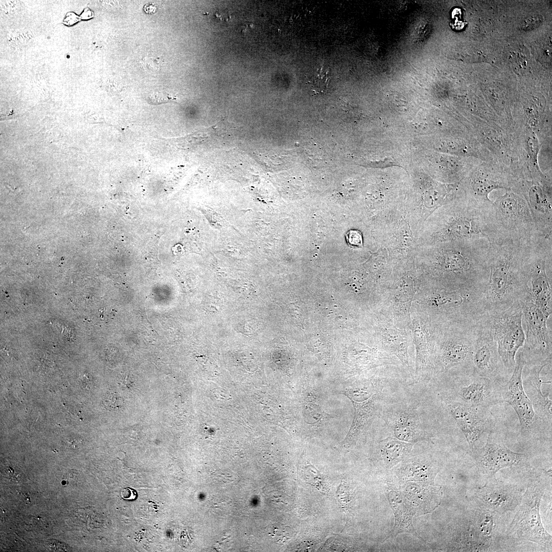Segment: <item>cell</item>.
<instances>
[{"label":"cell","instance_id":"cell-13","mask_svg":"<svg viewBox=\"0 0 552 552\" xmlns=\"http://www.w3.org/2000/svg\"><path fill=\"white\" fill-rule=\"evenodd\" d=\"M410 328L416 349L413 377L418 381H429L435 376L434 358L436 328L429 316L411 311Z\"/></svg>","mask_w":552,"mask_h":552},{"label":"cell","instance_id":"cell-33","mask_svg":"<svg viewBox=\"0 0 552 552\" xmlns=\"http://www.w3.org/2000/svg\"><path fill=\"white\" fill-rule=\"evenodd\" d=\"M347 240L350 245L354 247H359L362 245V236L360 232L351 231L347 234Z\"/></svg>","mask_w":552,"mask_h":552},{"label":"cell","instance_id":"cell-29","mask_svg":"<svg viewBox=\"0 0 552 552\" xmlns=\"http://www.w3.org/2000/svg\"><path fill=\"white\" fill-rule=\"evenodd\" d=\"M330 79L329 68L321 66L309 76L307 84L315 94H323L327 91Z\"/></svg>","mask_w":552,"mask_h":552},{"label":"cell","instance_id":"cell-27","mask_svg":"<svg viewBox=\"0 0 552 552\" xmlns=\"http://www.w3.org/2000/svg\"><path fill=\"white\" fill-rule=\"evenodd\" d=\"M380 333L384 351L397 357L413 377L414 371L408 354V336L405 330L398 328L394 324L384 321Z\"/></svg>","mask_w":552,"mask_h":552},{"label":"cell","instance_id":"cell-4","mask_svg":"<svg viewBox=\"0 0 552 552\" xmlns=\"http://www.w3.org/2000/svg\"><path fill=\"white\" fill-rule=\"evenodd\" d=\"M418 303L427 307L430 319L438 327L474 324L488 313L481 288L430 286Z\"/></svg>","mask_w":552,"mask_h":552},{"label":"cell","instance_id":"cell-11","mask_svg":"<svg viewBox=\"0 0 552 552\" xmlns=\"http://www.w3.org/2000/svg\"><path fill=\"white\" fill-rule=\"evenodd\" d=\"M496 220L503 232L513 237L530 240L539 233L527 202L511 191L492 203Z\"/></svg>","mask_w":552,"mask_h":552},{"label":"cell","instance_id":"cell-12","mask_svg":"<svg viewBox=\"0 0 552 552\" xmlns=\"http://www.w3.org/2000/svg\"><path fill=\"white\" fill-rule=\"evenodd\" d=\"M487 314L477 321L474 326L473 372L480 376L503 384L511 375L504 366L499 354Z\"/></svg>","mask_w":552,"mask_h":552},{"label":"cell","instance_id":"cell-18","mask_svg":"<svg viewBox=\"0 0 552 552\" xmlns=\"http://www.w3.org/2000/svg\"><path fill=\"white\" fill-rule=\"evenodd\" d=\"M445 401L447 409L464 433L470 449L476 448V442L490 427L485 416L486 410L449 399Z\"/></svg>","mask_w":552,"mask_h":552},{"label":"cell","instance_id":"cell-25","mask_svg":"<svg viewBox=\"0 0 552 552\" xmlns=\"http://www.w3.org/2000/svg\"><path fill=\"white\" fill-rule=\"evenodd\" d=\"M381 394H374L361 402L351 401L354 408V416L349 431L342 443L343 447L349 448L355 444L362 433L370 426L377 415Z\"/></svg>","mask_w":552,"mask_h":552},{"label":"cell","instance_id":"cell-15","mask_svg":"<svg viewBox=\"0 0 552 552\" xmlns=\"http://www.w3.org/2000/svg\"><path fill=\"white\" fill-rule=\"evenodd\" d=\"M471 450L478 469L488 479L495 478L500 469L522 464L526 459L525 454L510 450L493 431L483 447Z\"/></svg>","mask_w":552,"mask_h":552},{"label":"cell","instance_id":"cell-24","mask_svg":"<svg viewBox=\"0 0 552 552\" xmlns=\"http://www.w3.org/2000/svg\"><path fill=\"white\" fill-rule=\"evenodd\" d=\"M387 484L386 495L394 515L395 522L386 539L395 538L400 534L408 533L425 542L413 525L412 518L416 515L415 512L406 503L397 486L390 479Z\"/></svg>","mask_w":552,"mask_h":552},{"label":"cell","instance_id":"cell-30","mask_svg":"<svg viewBox=\"0 0 552 552\" xmlns=\"http://www.w3.org/2000/svg\"><path fill=\"white\" fill-rule=\"evenodd\" d=\"M336 498L340 505L343 508L350 507L354 499V495L349 487L343 482H341L336 493Z\"/></svg>","mask_w":552,"mask_h":552},{"label":"cell","instance_id":"cell-34","mask_svg":"<svg viewBox=\"0 0 552 552\" xmlns=\"http://www.w3.org/2000/svg\"><path fill=\"white\" fill-rule=\"evenodd\" d=\"M121 386L126 390H131L134 387V382L130 375L125 374L122 377L120 381Z\"/></svg>","mask_w":552,"mask_h":552},{"label":"cell","instance_id":"cell-22","mask_svg":"<svg viewBox=\"0 0 552 552\" xmlns=\"http://www.w3.org/2000/svg\"><path fill=\"white\" fill-rule=\"evenodd\" d=\"M546 364L525 365L523 367L522 378L524 390L531 400L536 414L551 426L552 402L549 398V392L543 394L541 372Z\"/></svg>","mask_w":552,"mask_h":552},{"label":"cell","instance_id":"cell-21","mask_svg":"<svg viewBox=\"0 0 552 552\" xmlns=\"http://www.w3.org/2000/svg\"><path fill=\"white\" fill-rule=\"evenodd\" d=\"M522 191L530 209L536 228L542 236L552 238V207L551 193L539 185L518 188Z\"/></svg>","mask_w":552,"mask_h":552},{"label":"cell","instance_id":"cell-28","mask_svg":"<svg viewBox=\"0 0 552 552\" xmlns=\"http://www.w3.org/2000/svg\"><path fill=\"white\" fill-rule=\"evenodd\" d=\"M413 445L389 436L378 442L379 458L385 468H394L411 455Z\"/></svg>","mask_w":552,"mask_h":552},{"label":"cell","instance_id":"cell-31","mask_svg":"<svg viewBox=\"0 0 552 552\" xmlns=\"http://www.w3.org/2000/svg\"><path fill=\"white\" fill-rule=\"evenodd\" d=\"M104 402L106 406L113 411L121 410L124 405L123 398L118 394L114 393H111L107 395Z\"/></svg>","mask_w":552,"mask_h":552},{"label":"cell","instance_id":"cell-1","mask_svg":"<svg viewBox=\"0 0 552 552\" xmlns=\"http://www.w3.org/2000/svg\"><path fill=\"white\" fill-rule=\"evenodd\" d=\"M531 240L505 235L490 243L489 275L484 291L488 312L531 300L527 259Z\"/></svg>","mask_w":552,"mask_h":552},{"label":"cell","instance_id":"cell-35","mask_svg":"<svg viewBox=\"0 0 552 552\" xmlns=\"http://www.w3.org/2000/svg\"><path fill=\"white\" fill-rule=\"evenodd\" d=\"M80 17L73 12L67 13L63 22L65 24L70 26L74 24L79 20Z\"/></svg>","mask_w":552,"mask_h":552},{"label":"cell","instance_id":"cell-9","mask_svg":"<svg viewBox=\"0 0 552 552\" xmlns=\"http://www.w3.org/2000/svg\"><path fill=\"white\" fill-rule=\"evenodd\" d=\"M515 361V366L510 377L501 385L502 402L508 403L515 411L523 434L537 433L547 428L551 429V426L536 414L524 390L522 374L526 363L520 349L516 354Z\"/></svg>","mask_w":552,"mask_h":552},{"label":"cell","instance_id":"cell-3","mask_svg":"<svg viewBox=\"0 0 552 552\" xmlns=\"http://www.w3.org/2000/svg\"><path fill=\"white\" fill-rule=\"evenodd\" d=\"M492 203L480 204L467 197L442 205L427 221V245L479 239L491 243L504 236Z\"/></svg>","mask_w":552,"mask_h":552},{"label":"cell","instance_id":"cell-14","mask_svg":"<svg viewBox=\"0 0 552 552\" xmlns=\"http://www.w3.org/2000/svg\"><path fill=\"white\" fill-rule=\"evenodd\" d=\"M380 415L398 440L413 444L420 441L432 443V434L414 408L402 404H393L384 406Z\"/></svg>","mask_w":552,"mask_h":552},{"label":"cell","instance_id":"cell-26","mask_svg":"<svg viewBox=\"0 0 552 552\" xmlns=\"http://www.w3.org/2000/svg\"><path fill=\"white\" fill-rule=\"evenodd\" d=\"M468 197L482 204L492 203L488 197L489 193L498 188L510 189L511 184L507 177L485 172H475L468 179L466 183Z\"/></svg>","mask_w":552,"mask_h":552},{"label":"cell","instance_id":"cell-36","mask_svg":"<svg viewBox=\"0 0 552 552\" xmlns=\"http://www.w3.org/2000/svg\"><path fill=\"white\" fill-rule=\"evenodd\" d=\"M93 16V13L89 9H85L80 16L81 19H89Z\"/></svg>","mask_w":552,"mask_h":552},{"label":"cell","instance_id":"cell-2","mask_svg":"<svg viewBox=\"0 0 552 552\" xmlns=\"http://www.w3.org/2000/svg\"><path fill=\"white\" fill-rule=\"evenodd\" d=\"M490 242L485 239L428 245L429 286L484 289L489 275Z\"/></svg>","mask_w":552,"mask_h":552},{"label":"cell","instance_id":"cell-8","mask_svg":"<svg viewBox=\"0 0 552 552\" xmlns=\"http://www.w3.org/2000/svg\"><path fill=\"white\" fill-rule=\"evenodd\" d=\"M552 238L538 235L531 240L527 259L531 302L549 318L552 312L551 280L546 264L551 262Z\"/></svg>","mask_w":552,"mask_h":552},{"label":"cell","instance_id":"cell-20","mask_svg":"<svg viewBox=\"0 0 552 552\" xmlns=\"http://www.w3.org/2000/svg\"><path fill=\"white\" fill-rule=\"evenodd\" d=\"M396 466L394 475L401 481L435 484V478L441 468L430 454L422 453L408 458Z\"/></svg>","mask_w":552,"mask_h":552},{"label":"cell","instance_id":"cell-6","mask_svg":"<svg viewBox=\"0 0 552 552\" xmlns=\"http://www.w3.org/2000/svg\"><path fill=\"white\" fill-rule=\"evenodd\" d=\"M523 304L518 302L505 310L487 314L499 354L510 375L515 366L516 354L525 340L522 326Z\"/></svg>","mask_w":552,"mask_h":552},{"label":"cell","instance_id":"cell-7","mask_svg":"<svg viewBox=\"0 0 552 552\" xmlns=\"http://www.w3.org/2000/svg\"><path fill=\"white\" fill-rule=\"evenodd\" d=\"M540 482L530 484L522 497L507 534L515 538L551 547V536L542 523L540 506L544 492Z\"/></svg>","mask_w":552,"mask_h":552},{"label":"cell","instance_id":"cell-17","mask_svg":"<svg viewBox=\"0 0 552 552\" xmlns=\"http://www.w3.org/2000/svg\"><path fill=\"white\" fill-rule=\"evenodd\" d=\"M522 495L517 486L507 484L495 477L489 479L478 490L476 500L486 511L503 514L515 510Z\"/></svg>","mask_w":552,"mask_h":552},{"label":"cell","instance_id":"cell-19","mask_svg":"<svg viewBox=\"0 0 552 552\" xmlns=\"http://www.w3.org/2000/svg\"><path fill=\"white\" fill-rule=\"evenodd\" d=\"M398 481V488L416 515L430 513L440 504L443 495L441 486L435 484Z\"/></svg>","mask_w":552,"mask_h":552},{"label":"cell","instance_id":"cell-32","mask_svg":"<svg viewBox=\"0 0 552 552\" xmlns=\"http://www.w3.org/2000/svg\"><path fill=\"white\" fill-rule=\"evenodd\" d=\"M543 21L540 15H534L523 19L521 23V28L525 31H531L538 27Z\"/></svg>","mask_w":552,"mask_h":552},{"label":"cell","instance_id":"cell-23","mask_svg":"<svg viewBox=\"0 0 552 552\" xmlns=\"http://www.w3.org/2000/svg\"><path fill=\"white\" fill-rule=\"evenodd\" d=\"M417 283L414 275L405 274L396 280L392 288L389 301L393 314L396 321L403 323L404 326H410L411 308Z\"/></svg>","mask_w":552,"mask_h":552},{"label":"cell","instance_id":"cell-5","mask_svg":"<svg viewBox=\"0 0 552 552\" xmlns=\"http://www.w3.org/2000/svg\"><path fill=\"white\" fill-rule=\"evenodd\" d=\"M475 324L436 326L435 376L452 371L460 374L473 372Z\"/></svg>","mask_w":552,"mask_h":552},{"label":"cell","instance_id":"cell-10","mask_svg":"<svg viewBox=\"0 0 552 552\" xmlns=\"http://www.w3.org/2000/svg\"><path fill=\"white\" fill-rule=\"evenodd\" d=\"M523 317L526 333L521 348L526 365L551 363V336L547 318L530 300L523 303Z\"/></svg>","mask_w":552,"mask_h":552},{"label":"cell","instance_id":"cell-16","mask_svg":"<svg viewBox=\"0 0 552 552\" xmlns=\"http://www.w3.org/2000/svg\"><path fill=\"white\" fill-rule=\"evenodd\" d=\"M463 376L465 382L457 388L456 396L447 399L483 410L502 402V384L474 372L463 374Z\"/></svg>","mask_w":552,"mask_h":552}]
</instances>
